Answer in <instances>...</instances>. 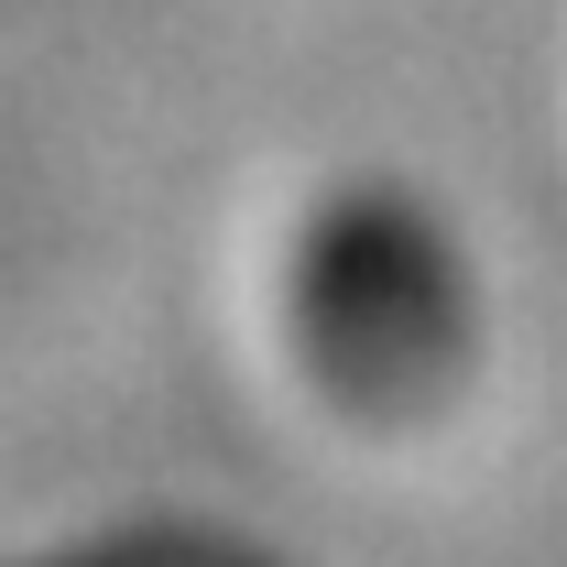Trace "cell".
Returning <instances> with one entry per match:
<instances>
[{"label": "cell", "mask_w": 567, "mask_h": 567, "mask_svg": "<svg viewBox=\"0 0 567 567\" xmlns=\"http://www.w3.org/2000/svg\"><path fill=\"white\" fill-rule=\"evenodd\" d=\"M284 339L339 415H425L481 339V295H470L447 218L393 175L328 186L284 240Z\"/></svg>", "instance_id": "1"}]
</instances>
